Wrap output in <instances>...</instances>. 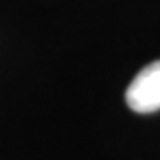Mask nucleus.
Segmentation results:
<instances>
[{"instance_id": "obj_1", "label": "nucleus", "mask_w": 160, "mask_h": 160, "mask_svg": "<svg viewBox=\"0 0 160 160\" xmlns=\"http://www.w3.org/2000/svg\"><path fill=\"white\" fill-rule=\"evenodd\" d=\"M125 102L133 112L139 114L160 110V60L145 66L133 77L125 91Z\"/></svg>"}]
</instances>
